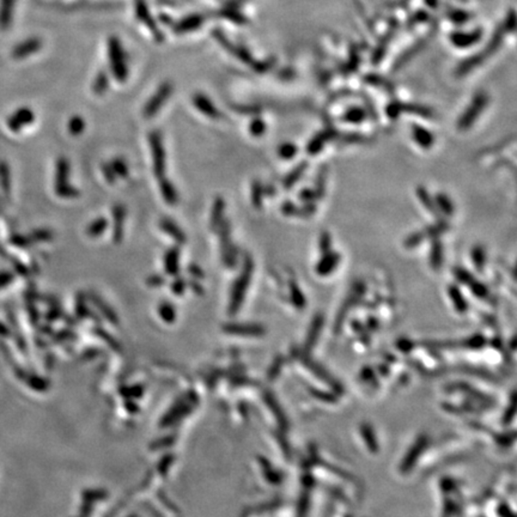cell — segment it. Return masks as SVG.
<instances>
[{"label":"cell","instance_id":"9f6ffc18","mask_svg":"<svg viewBox=\"0 0 517 517\" xmlns=\"http://www.w3.org/2000/svg\"><path fill=\"white\" fill-rule=\"evenodd\" d=\"M12 264L15 270L17 271L18 273L23 276V277H26L29 274V269L23 262H21V261L12 260Z\"/></svg>","mask_w":517,"mask_h":517},{"label":"cell","instance_id":"f5cc1de1","mask_svg":"<svg viewBox=\"0 0 517 517\" xmlns=\"http://www.w3.org/2000/svg\"><path fill=\"white\" fill-rule=\"evenodd\" d=\"M146 282L150 287H158L164 285L165 279L161 274H151V276H149Z\"/></svg>","mask_w":517,"mask_h":517},{"label":"cell","instance_id":"cb8c5ba5","mask_svg":"<svg viewBox=\"0 0 517 517\" xmlns=\"http://www.w3.org/2000/svg\"><path fill=\"white\" fill-rule=\"evenodd\" d=\"M417 198L418 200L421 201V204L424 206V209L436 218V221L443 219L442 214H441L439 209H437V206H436L435 200L431 198L429 192H427V189H426L425 187L419 186V187L417 188Z\"/></svg>","mask_w":517,"mask_h":517},{"label":"cell","instance_id":"1f68e13d","mask_svg":"<svg viewBox=\"0 0 517 517\" xmlns=\"http://www.w3.org/2000/svg\"><path fill=\"white\" fill-rule=\"evenodd\" d=\"M109 226L108 219L105 217H100L95 219L94 222L90 223L87 228V235L89 237H99L102 235L107 228Z\"/></svg>","mask_w":517,"mask_h":517},{"label":"cell","instance_id":"6da1fadb","mask_svg":"<svg viewBox=\"0 0 517 517\" xmlns=\"http://www.w3.org/2000/svg\"><path fill=\"white\" fill-rule=\"evenodd\" d=\"M71 165L65 157H60L56 163L54 192L62 199H74L80 196V192L70 183Z\"/></svg>","mask_w":517,"mask_h":517},{"label":"cell","instance_id":"d590c367","mask_svg":"<svg viewBox=\"0 0 517 517\" xmlns=\"http://www.w3.org/2000/svg\"><path fill=\"white\" fill-rule=\"evenodd\" d=\"M219 15H221L222 17L226 18L228 21H231V22L239 23V24L244 23V15L239 12V11H236L235 8L231 6V5L226 6L224 9L219 10Z\"/></svg>","mask_w":517,"mask_h":517},{"label":"cell","instance_id":"d4e9b609","mask_svg":"<svg viewBox=\"0 0 517 517\" xmlns=\"http://www.w3.org/2000/svg\"><path fill=\"white\" fill-rule=\"evenodd\" d=\"M165 273L171 277L178 276L180 271V249L178 247L170 248L164 255Z\"/></svg>","mask_w":517,"mask_h":517},{"label":"cell","instance_id":"9a60e30c","mask_svg":"<svg viewBox=\"0 0 517 517\" xmlns=\"http://www.w3.org/2000/svg\"><path fill=\"white\" fill-rule=\"evenodd\" d=\"M204 22L205 17L203 15L192 13L186 17L181 18L174 24H171V26H173V31L176 34H187V33L198 31L200 26L204 24Z\"/></svg>","mask_w":517,"mask_h":517},{"label":"cell","instance_id":"5bb4252c","mask_svg":"<svg viewBox=\"0 0 517 517\" xmlns=\"http://www.w3.org/2000/svg\"><path fill=\"white\" fill-rule=\"evenodd\" d=\"M42 48V41L39 37H29L22 42L16 44L12 49V57L16 60H22L26 58L31 57L36 52H39Z\"/></svg>","mask_w":517,"mask_h":517},{"label":"cell","instance_id":"44dd1931","mask_svg":"<svg viewBox=\"0 0 517 517\" xmlns=\"http://www.w3.org/2000/svg\"><path fill=\"white\" fill-rule=\"evenodd\" d=\"M160 228L167 235L170 236L178 244H185L187 241V236L183 229L169 218H163L160 223Z\"/></svg>","mask_w":517,"mask_h":517},{"label":"cell","instance_id":"30bf717a","mask_svg":"<svg viewBox=\"0 0 517 517\" xmlns=\"http://www.w3.org/2000/svg\"><path fill=\"white\" fill-rule=\"evenodd\" d=\"M135 15H137V17L140 22L144 23L145 26H148L149 31L153 33V37L157 42H162L164 36L158 29V26L155 22V19L151 17V13L149 11L148 5L145 3V0H135Z\"/></svg>","mask_w":517,"mask_h":517},{"label":"cell","instance_id":"f35d334b","mask_svg":"<svg viewBox=\"0 0 517 517\" xmlns=\"http://www.w3.org/2000/svg\"><path fill=\"white\" fill-rule=\"evenodd\" d=\"M365 119L364 110L361 108H353L350 109L348 113L344 115V121L348 122V124H361Z\"/></svg>","mask_w":517,"mask_h":517},{"label":"cell","instance_id":"836d02e7","mask_svg":"<svg viewBox=\"0 0 517 517\" xmlns=\"http://www.w3.org/2000/svg\"><path fill=\"white\" fill-rule=\"evenodd\" d=\"M264 196H265V191L260 181H254L252 185V194H251L254 209H261L262 203H264Z\"/></svg>","mask_w":517,"mask_h":517},{"label":"cell","instance_id":"f907efd6","mask_svg":"<svg viewBox=\"0 0 517 517\" xmlns=\"http://www.w3.org/2000/svg\"><path fill=\"white\" fill-rule=\"evenodd\" d=\"M187 271L192 278L196 279V280H200V279H203L205 277L204 271H203V269L199 265H196V264H191V265L188 266Z\"/></svg>","mask_w":517,"mask_h":517},{"label":"cell","instance_id":"db71d44e","mask_svg":"<svg viewBox=\"0 0 517 517\" xmlns=\"http://www.w3.org/2000/svg\"><path fill=\"white\" fill-rule=\"evenodd\" d=\"M13 278H15V274L10 271H1L0 272V289L8 287L10 282H12Z\"/></svg>","mask_w":517,"mask_h":517},{"label":"cell","instance_id":"484cf974","mask_svg":"<svg viewBox=\"0 0 517 517\" xmlns=\"http://www.w3.org/2000/svg\"><path fill=\"white\" fill-rule=\"evenodd\" d=\"M160 191H161L162 198L164 199L167 204L170 206H175L178 203V189L174 186V183L170 181L169 178H160Z\"/></svg>","mask_w":517,"mask_h":517},{"label":"cell","instance_id":"8d00e7d4","mask_svg":"<svg viewBox=\"0 0 517 517\" xmlns=\"http://www.w3.org/2000/svg\"><path fill=\"white\" fill-rule=\"evenodd\" d=\"M110 165L113 168L114 173L117 175V178H127L130 175V169H128V165L126 162L124 161L122 158L118 157V158H114L110 162Z\"/></svg>","mask_w":517,"mask_h":517},{"label":"cell","instance_id":"d6a6232c","mask_svg":"<svg viewBox=\"0 0 517 517\" xmlns=\"http://www.w3.org/2000/svg\"><path fill=\"white\" fill-rule=\"evenodd\" d=\"M472 261L473 265L478 272H482L486 264V252L482 246H475L472 249Z\"/></svg>","mask_w":517,"mask_h":517},{"label":"cell","instance_id":"e575fe53","mask_svg":"<svg viewBox=\"0 0 517 517\" xmlns=\"http://www.w3.org/2000/svg\"><path fill=\"white\" fill-rule=\"evenodd\" d=\"M28 236L31 237V242L34 244H44V242H51L54 237V234L48 229H35Z\"/></svg>","mask_w":517,"mask_h":517},{"label":"cell","instance_id":"7a4b0ae2","mask_svg":"<svg viewBox=\"0 0 517 517\" xmlns=\"http://www.w3.org/2000/svg\"><path fill=\"white\" fill-rule=\"evenodd\" d=\"M108 57L110 71L118 82H126L128 77V65L126 54L118 37L112 36L108 40Z\"/></svg>","mask_w":517,"mask_h":517},{"label":"cell","instance_id":"bcb514c9","mask_svg":"<svg viewBox=\"0 0 517 517\" xmlns=\"http://www.w3.org/2000/svg\"><path fill=\"white\" fill-rule=\"evenodd\" d=\"M319 247H320L321 254L330 252V249H332V236L328 231L322 232L321 236H320V241H319Z\"/></svg>","mask_w":517,"mask_h":517},{"label":"cell","instance_id":"8fae6325","mask_svg":"<svg viewBox=\"0 0 517 517\" xmlns=\"http://www.w3.org/2000/svg\"><path fill=\"white\" fill-rule=\"evenodd\" d=\"M127 211L121 204L115 205L112 210V218H113V230L112 237L115 244H120L124 239L125 234V223H126Z\"/></svg>","mask_w":517,"mask_h":517},{"label":"cell","instance_id":"ab89813d","mask_svg":"<svg viewBox=\"0 0 517 517\" xmlns=\"http://www.w3.org/2000/svg\"><path fill=\"white\" fill-rule=\"evenodd\" d=\"M267 126H266L265 121L260 118L253 119L251 125H249V132L253 137H262L265 135Z\"/></svg>","mask_w":517,"mask_h":517},{"label":"cell","instance_id":"83f0119b","mask_svg":"<svg viewBox=\"0 0 517 517\" xmlns=\"http://www.w3.org/2000/svg\"><path fill=\"white\" fill-rule=\"evenodd\" d=\"M308 162L302 161L300 164L296 165L294 169L285 176L284 181H282V186L287 189L294 187L297 181H300V178L305 175V171L308 169Z\"/></svg>","mask_w":517,"mask_h":517},{"label":"cell","instance_id":"680465c9","mask_svg":"<svg viewBox=\"0 0 517 517\" xmlns=\"http://www.w3.org/2000/svg\"><path fill=\"white\" fill-rule=\"evenodd\" d=\"M189 285H191L192 289H193L196 294H201V292H203V287L200 285L199 282H198L196 279L191 280V282H189Z\"/></svg>","mask_w":517,"mask_h":517},{"label":"cell","instance_id":"8992f818","mask_svg":"<svg viewBox=\"0 0 517 517\" xmlns=\"http://www.w3.org/2000/svg\"><path fill=\"white\" fill-rule=\"evenodd\" d=\"M449 230V224L444 219L437 221L434 226H426L423 230L416 231L405 239L404 246L406 248H416L421 246L426 239H439Z\"/></svg>","mask_w":517,"mask_h":517},{"label":"cell","instance_id":"ffe728a7","mask_svg":"<svg viewBox=\"0 0 517 517\" xmlns=\"http://www.w3.org/2000/svg\"><path fill=\"white\" fill-rule=\"evenodd\" d=\"M226 200L222 196H218L214 200L212 205V211H211V217H210V229L213 232H217L218 228L221 226L223 221L226 219Z\"/></svg>","mask_w":517,"mask_h":517},{"label":"cell","instance_id":"7c38bea8","mask_svg":"<svg viewBox=\"0 0 517 517\" xmlns=\"http://www.w3.org/2000/svg\"><path fill=\"white\" fill-rule=\"evenodd\" d=\"M212 35L213 37H214V40L217 41L218 44H221L223 48H226L228 52L234 54L237 59L244 61V62H247V64L252 62V57H251V54H249L246 49H244V48L239 47V46L232 44L230 40L226 37V34H224L221 29H218V28L217 29H214V31H212Z\"/></svg>","mask_w":517,"mask_h":517},{"label":"cell","instance_id":"6f0895ef","mask_svg":"<svg viewBox=\"0 0 517 517\" xmlns=\"http://www.w3.org/2000/svg\"><path fill=\"white\" fill-rule=\"evenodd\" d=\"M161 314L165 319H173L174 318V309L171 308V305L168 303H164L161 305Z\"/></svg>","mask_w":517,"mask_h":517},{"label":"cell","instance_id":"ac0fdd59","mask_svg":"<svg viewBox=\"0 0 517 517\" xmlns=\"http://www.w3.org/2000/svg\"><path fill=\"white\" fill-rule=\"evenodd\" d=\"M340 260H341V257H340L339 253L330 251L326 254H322L321 260L319 261L318 265L315 267V272L320 277H326L333 271L337 270V267L339 266Z\"/></svg>","mask_w":517,"mask_h":517},{"label":"cell","instance_id":"7dc6e473","mask_svg":"<svg viewBox=\"0 0 517 517\" xmlns=\"http://www.w3.org/2000/svg\"><path fill=\"white\" fill-rule=\"evenodd\" d=\"M101 170H102L103 178H105V181H107L109 185H114V183H117L118 178H117V175L114 173L113 168H112L110 163H103L102 167H101Z\"/></svg>","mask_w":517,"mask_h":517},{"label":"cell","instance_id":"5b68a950","mask_svg":"<svg viewBox=\"0 0 517 517\" xmlns=\"http://www.w3.org/2000/svg\"><path fill=\"white\" fill-rule=\"evenodd\" d=\"M149 146L153 157V175L156 178H164L167 170V155H165L164 142L160 130H153L149 135Z\"/></svg>","mask_w":517,"mask_h":517},{"label":"cell","instance_id":"f1b7e54d","mask_svg":"<svg viewBox=\"0 0 517 517\" xmlns=\"http://www.w3.org/2000/svg\"><path fill=\"white\" fill-rule=\"evenodd\" d=\"M0 187L4 192V194L6 196H9L11 194V188H12V183H11V171H10V167L6 162H0Z\"/></svg>","mask_w":517,"mask_h":517},{"label":"cell","instance_id":"f6af8a7d","mask_svg":"<svg viewBox=\"0 0 517 517\" xmlns=\"http://www.w3.org/2000/svg\"><path fill=\"white\" fill-rule=\"evenodd\" d=\"M339 138L345 144H362L368 140V138L361 133H345L340 135Z\"/></svg>","mask_w":517,"mask_h":517},{"label":"cell","instance_id":"9c48e42d","mask_svg":"<svg viewBox=\"0 0 517 517\" xmlns=\"http://www.w3.org/2000/svg\"><path fill=\"white\" fill-rule=\"evenodd\" d=\"M35 121V114L33 109L28 107H22L13 112L6 120V126L11 132H19L24 127L31 126L33 122Z\"/></svg>","mask_w":517,"mask_h":517},{"label":"cell","instance_id":"52a82bcc","mask_svg":"<svg viewBox=\"0 0 517 517\" xmlns=\"http://www.w3.org/2000/svg\"><path fill=\"white\" fill-rule=\"evenodd\" d=\"M171 92H173L171 84L168 82L162 83L161 85L157 89L156 92L149 99L148 102L144 105V118L153 119V117H156V114L167 103V101L169 100Z\"/></svg>","mask_w":517,"mask_h":517},{"label":"cell","instance_id":"2e32d148","mask_svg":"<svg viewBox=\"0 0 517 517\" xmlns=\"http://www.w3.org/2000/svg\"><path fill=\"white\" fill-rule=\"evenodd\" d=\"M337 137H338V132L334 128H326V130L319 132L318 135L313 137L309 142L308 148H307L309 155L310 156L319 155L322 149L325 148V145Z\"/></svg>","mask_w":517,"mask_h":517},{"label":"cell","instance_id":"b9f144b4","mask_svg":"<svg viewBox=\"0 0 517 517\" xmlns=\"http://www.w3.org/2000/svg\"><path fill=\"white\" fill-rule=\"evenodd\" d=\"M9 242L15 247L21 248V249H26V248L31 247L34 244L31 242L29 236L19 235V234H15V235L11 236Z\"/></svg>","mask_w":517,"mask_h":517},{"label":"cell","instance_id":"ee69618b","mask_svg":"<svg viewBox=\"0 0 517 517\" xmlns=\"http://www.w3.org/2000/svg\"><path fill=\"white\" fill-rule=\"evenodd\" d=\"M297 151H298V149L291 143H284L278 149L279 156L284 160H291L296 156Z\"/></svg>","mask_w":517,"mask_h":517},{"label":"cell","instance_id":"3957f363","mask_svg":"<svg viewBox=\"0 0 517 517\" xmlns=\"http://www.w3.org/2000/svg\"><path fill=\"white\" fill-rule=\"evenodd\" d=\"M253 273H254V261H253L251 255H246L242 270H241V273L236 279V282H234V287H232V292H231V312H236L242 303L248 287H249L251 280H252Z\"/></svg>","mask_w":517,"mask_h":517},{"label":"cell","instance_id":"ba28073f","mask_svg":"<svg viewBox=\"0 0 517 517\" xmlns=\"http://www.w3.org/2000/svg\"><path fill=\"white\" fill-rule=\"evenodd\" d=\"M486 105V96L482 95V94L475 96V99L471 103L470 107L466 109L465 113L462 114V117L459 119L457 130H470L471 127L473 126L474 122L477 121V119L480 117V114L482 113V110L485 109Z\"/></svg>","mask_w":517,"mask_h":517},{"label":"cell","instance_id":"f546056e","mask_svg":"<svg viewBox=\"0 0 517 517\" xmlns=\"http://www.w3.org/2000/svg\"><path fill=\"white\" fill-rule=\"evenodd\" d=\"M434 200H435L436 206H437L441 214H444V216H452L454 214L455 206L452 204V199L447 194L439 193Z\"/></svg>","mask_w":517,"mask_h":517},{"label":"cell","instance_id":"681fc988","mask_svg":"<svg viewBox=\"0 0 517 517\" xmlns=\"http://www.w3.org/2000/svg\"><path fill=\"white\" fill-rule=\"evenodd\" d=\"M300 199L305 201V204H314V201H316L320 198H319L318 193L315 192V189L307 188V189L300 192Z\"/></svg>","mask_w":517,"mask_h":517},{"label":"cell","instance_id":"816d5d0a","mask_svg":"<svg viewBox=\"0 0 517 517\" xmlns=\"http://www.w3.org/2000/svg\"><path fill=\"white\" fill-rule=\"evenodd\" d=\"M186 287H187V282H186L183 278H180V277L175 279L173 284H171V290H173L176 295H181V294L185 292V290H186Z\"/></svg>","mask_w":517,"mask_h":517},{"label":"cell","instance_id":"277c9868","mask_svg":"<svg viewBox=\"0 0 517 517\" xmlns=\"http://www.w3.org/2000/svg\"><path fill=\"white\" fill-rule=\"evenodd\" d=\"M217 232L219 235L223 264L228 269H235L239 254H237V248L231 239L230 222L228 219H224L221 226L218 228Z\"/></svg>","mask_w":517,"mask_h":517},{"label":"cell","instance_id":"11a10c76","mask_svg":"<svg viewBox=\"0 0 517 517\" xmlns=\"http://www.w3.org/2000/svg\"><path fill=\"white\" fill-rule=\"evenodd\" d=\"M232 109L239 114H244V115H248V114H257L260 112V109L257 107H249V105H232Z\"/></svg>","mask_w":517,"mask_h":517},{"label":"cell","instance_id":"4fadbf2b","mask_svg":"<svg viewBox=\"0 0 517 517\" xmlns=\"http://www.w3.org/2000/svg\"><path fill=\"white\" fill-rule=\"evenodd\" d=\"M454 276H455V278H457L459 282H462L464 285H467L468 289L472 290L474 295L478 296L480 298H485V297H487V295H489L486 287H485L484 284H482V282H478L477 279L474 278L473 276H472L468 271L460 269V267H457V269L454 270Z\"/></svg>","mask_w":517,"mask_h":517},{"label":"cell","instance_id":"c3c4849f","mask_svg":"<svg viewBox=\"0 0 517 517\" xmlns=\"http://www.w3.org/2000/svg\"><path fill=\"white\" fill-rule=\"evenodd\" d=\"M326 178L327 171L321 170L320 175H319L318 180H316V186H315V192L318 193L319 198L321 199L322 196H325V191H326Z\"/></svg>","mask_w":517,"mask_h":517},{"label":"cell","instance_id":"4316f807","mask_svg":"<svg viewBox=\"0 0 517 517\" xmlns=\"http://www.w3.org/2000/svg\"><path fill=\"white\" fill-rule=\"evenodd\" d=\"M429 261H430L431 269L434 271H439L443 266L444 247L443 244L439 239H434V242L431 244Z\"/></svg>","mask_w":517,"mask_h":517},{"label":"cell","instance_id":"603a6c76","mask_svg":"<svg viewBox=\"0 0 517 517\" xmlns=\"http://www.w3.org/2000/svg\"><path fill=\"white\" fill-rule=\"evenodd\" d=\"M412 137L414 142L422 149H431L435 144V137L430 130H426L425 127L419 125H413Z\"/></svg>","mask_w":517,"mask_h":517},{"label":"cell","instance_id":"d6986e66","mask_svg":"<svg viewBox=\"0 0 517 517\" xmlns=\"http://www.w3.org/2000/svg\"><path fill=\"white\" fill-rule=\"evenodd\" d=\"M282 212L287 217L309 218L316 212V205L305 204L302 206H297L291 201H287L282 204Z\"/></svg>","mask_w":517,"mask_h":517},{"label":"cell","instance_id":"4dcf8cb0","mask_svg":"<svg viewBox=\"0 0 517 517\" xmlns=\"http://www.w3.org/2000/svg\"><path fill=\"white\" fill-rule=\"evenodd\" d=\"M109 83H110V80H109L108 74H107L105 71H101V72L97 74L95 79H94V83H92V92H94V94H96V95H103V94L108 92Z\"/></svg>","mask_w":517,"mask_h":517},{"label":"cell","instance_id":"e0dca14e","mask_svg":"<svg viewBox=\"0 0 517 517\" xmlns=\"http://www.w3.org/2000/svg\"><path fill=\"white\" fill-rule=\"evenodd\" d=\"M193 105L200 113L204 114L205 117L212 119V120H217L222 117V114L218 110L212 101L201 92H196V95L193 96Z\"/></svg>","mask_w":517,"mask_h":517},{"label":"cell","instance_id":"60d3db41","mask_svg":"<svg viewBox=\"0 0 517 517\" xmlns=\"http://www.w3.org/2000/svg\"><path fill=\"white\" fill-rule=\"evenodd\" d=\"M289 289H290L291 298L292 300L295 302V305H300H300H305V297H303V294L300 291L298 284H297L294 279H291V280L289 282Z\"/></svg>","mask_w":517,"mask_h":517},{"label":"cell","instance_id":"7402d4cb","mask_svg":"<svg viewBox=\"0 0 517 517\" xmlns=\"http://www.w3.org/2000/svg\"><path fill=\"white\" fill-rule=\"evenodd\" d=\"M16 0H0V31H9L12 26Z\"/></svg>","mask_w":517,"mask_h":517},{"label":"cell","instance_id":"74e56055","mask_svg":"<svg viewBox=\"0 0 517 517\" xmlns=\"http://www.w3.org/2000/svg\"><path fill=\"white\" fill-rule=\"evenodd\" d=\"M84 130H85V121H84V119L82 117L76 115L74 118L70 119V121H69V132H70L71 135H74V137H77V135H82Z\"/></svg>","mask_w":517,"mask_h":517},{"label":"cell","instance_id":"7bdbcfd3","mask_svg":"<svg viewBox=\"0 0 517 517\" xmlns=\"http://www.w3.org/2000/svg\"><path fill=\"white\" fill-rule=\"evenodd\" d=\"M449 296L452 297V302H454V305H455V307H457L459 310H465L466 309V302L465 300H464V297H462V294H461L460 290L457 289V287H455V285H452V287H449Z\"/></svg>","mask_w":517,"mask_h":517}]
</instances>
